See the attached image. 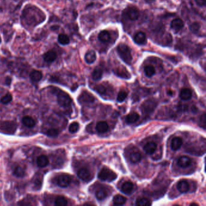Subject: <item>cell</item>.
<instances>
[{"instance_id": "cell-9", "label": "cell", "mask_w": 206, "mask_h": 206, "mask_svg": "<svg viewBox=\"0 0 206 206\" xmlns=\"http://www.w3.org/2000/svg\"><path fill=\"white\" fill-rule=\"evenodd\" d=\"M184 22L180 18H176L172 21L171 23V27L176 32H179L184 27Z\"/></svg>"}, {"instance_id": "cell-43", "label": "cell", "mask_w": 206, "mask_h": 206, "mask_svg": "<svg viewBox=\"0 0 206 206\" xmlns=\"http://www.w3.org/2000/svg\"><path fill=\"white\" fill-rule=\"evenodd\" d=\"M195 3L199 7H204L205 6V0H195Z\"/></svg>"}, {"instance_id": "cell-36", "label": "cell", "mask_w": 206, "mask_h": 206, "mask_svg": "<svg viewBox=\"0 0 206 206\" xmlns=\"http://www.w3.org/2000/svg\"><path fill=\"white\" fill-rule=\"evenodd\" d=\"M12 100V94L10 93H8L1 99L0 102H1V103L3 104H8L10 103Z\"/></svg>"}, {"instance_id": "cell-2", "label": "cell", "mask_w": 206, "mask_h": 206, "mask_svg": "<svg viewBox=\"0 0 206 206\" xmlns=\"http://www.w3.org/2000/svg\"><path fill=\"white\" fill-rule=\"evenodd\" d=\"M98 177L102 181L111 182L117 178V174L111 169L104 168L99 173Z\"/></svg>"}, {"instance_id": "cell-21", "label": "cell", "mask_w": 206, "mask_h": 206, "mask_svg": "<svg viewBox=\"0 0 206 206\" xmlns=\"http://www.w3.org/2000/svg\"><path fill=\"white\" fill-rule=\"evenodd\" d=\"M42 78V73L39 70H33L30 74V79L34 82H38L41 80Z\"/></svg>"}, {"instance_id": "cell-30", "label": "cell", "mask_w": 206, "mask_h": 206, "mask_svg": "<svg viewBox=\"0 0 206 206\" xmlns=\"http://www.w3.org/2000/svg\"><path fill=\"white\" fill-rule=\"evenodd\" d=\"M103 75V71L100 68H96L92 73V78L94 81H99L101 79Z\"/></svg>"}, {"instance_id": "cell-33", "label": "cell", "mask_w": 206, "mask_h": 206, "mask_svg": "<svg viewBox=\"0 0 206 206\" xmlns=\"http://www.w3.org/2000/svg\"><path fill=\"white\" fill-rule=\"evenodd\" d=\"M26 174L25 170L21 166H17L14 171V175L18 178H23Z\"/></svg>"}, {"instance_id": "cell-37", "label": "cell", "mask_w": 206, "mask_h": 206, "mask_svg": "<svg viewBox=\"0 0 206 206\" xmlns=\"http://www.w3.org/2000/svg\"><path fill=\"white\" fill-rule=\"evenodd\" d=\"M94 90L100 94L103 95L106 93V88L102 85H97L95 87Z\"/></svg>"}, {"instance_id": "cell-26", "label": "cell", "mask_w": 206, "mask_h": 206, "mask_svg": "<svg viewBox=\"0 0 206 206\" xmlns=\"http://www.w3.org/2000/svg\"><path fill=\"white\" fill-rule=\"evenodd\" d=\"M98 38H99V39L102 42L105 43V42H108L110 40L111 36H110L109 33L108 31L103 30L100 32V33L99 34Z\"/></svg>"}, {"instance_id": "cell-44", "label": "cell", "mask_w": 206, "mask_h": 206, "mask_svg": "<svg viewBox=\"0 0 206 206\" xmlns=\"http://www.w3.org/2000/svg\"><path fill=\"white\" fill-rule=\"evenodd\" d=\"M12 82V79L10 77H7L6 78V84L8 86H9L11 84Z\"/></svg>"}, {"instance_id": "cell-42", "label": "cell", "mask_w": 206, "mask_h": 206, "mask_svg": "<svg viewBox=\"0 0 206 206\" xmlns=\"http://www.w3.org/2000/svg\"><path fill=\"white\" fill-rule=\"evenodd\" d=\"M199 124H201V127H202L204 129L205 128V113H204L200 117Z\"/></svg>"}, {"instance_id": "cell-20", "label": "cell", "mask_w": 206, "mask_h": 206, "mask_svg": "<svg viewBox=\"0 0 206 206\" xmlns=\"http://www.w3.org/2000/svg\"><path fill=\"white\" fill-rule=\"evenodd\" d=\"M114 73L118 77L125 79H129L130 78V75L126 71L125 68H123L122 69H120V68H117L116 70H114Z\"/></svg>"}, {"instance_id": "cell-34", "label": "cell", "mask_w": 206, "mask_h": 206, "mask_svg": "<svg viewBox=\"0 0 206 206\" xmlns=\"http://www.w3.org/2000/svg\"><path fill=\"white\" fill-rule=\"evenodd\" d=\"M67 199L62 196H57L54 201V204L57 206H65L67 205Z\"/></svg>"}, {"instance_id": "cell-7", "label": "cell", "mask_w": 206, "mask_h": 206, "mask_svg": "<svg viewBox=\"0 0 206 206\" xmlns=\"http://www.w3.org/2000/svg\"><path fill=\"white\" fill-rule=\"evenodd\" d=\"M78 176L84 181H88L91 180L92 176L90 171L85 168L80 169L78 172Z\"/></svg>"}, {"instance_id": "cell-24", "label": "cell", "mask_w": 206, "mask_h": 206, "mask_svg": "<svg viewBox=\"0 0 206 206\" xmlns=\"http://www.w3.org/2000/svg\"><path fill=\"white\" fill-rule=\"evenodd\" d=\"M108 125L105 121L98 122L96 126V131L100 134L106 132L108 130Z\"/></svg>"}, {"instance_id": "cell-46", "label": "cell", "mask_w": 206, "mask_h": 206, "mask_svg": "<svg viewBox=\"0 0 206 206\" xmlns=\"http://www.w3.org/2000/svg\"><path fill=\"white\" fill-rule=\"evenodd\" d=\"M190 205H197V204H196V203H192V204H191Z\"/></svg>"}, {"instance_id": "cell-39", "label": "cell", "mask_w": 206, "mask_h": 206, "mask_svg": "<svg viewBox=\"0 0 206 206\" xmlns=\"http://www.w3.org/2000/svg\"><path fill=\"white\" fill-rule=\"evenodd\" d=\"M128 96V93L124 91H120L118 95H117V100L118 102H123L126 98Z\"/></svg>"}, {"instance_id": "cell-40", "label": "cell", "mask_w": 206, "mask_h": 206, "mask_svg": "<svg viewBox=\"0 0 206 206\" xmlns=\"http://www.w3.org/2000/svg\"><path fill=\"white\" fill-rule=\"evenodd\" d=\"M79 128V125L78 122H73L69 126V131L71 133L76 132Z\"/></svg>"}, {"instance_id": "cell-25", "label": "cell", "mask_w": 206, "mask_h": 206, "mask_svg": "<svg viewBox=\"0 0 206 206\" xmlns=\"http://www.w3.org/2000/svg\"><path fill=\"white\" fill-rule=\"evenodd\" d=\"M22 121H23V123L28 128H32L35 126L36 124L34 119L32 117L29 116V115H26L22 119Z\"/></svg>"}, {"instance_id": "cell-32", "label": "cell", "mask_w": 206, "mask_h": 206, "mask_svg": "<svg viewBox=\"0 0 206 206\" xmlns=\"http://www.w3.org/2000/svg\"><path fill=\"white\" fill-rule=\"evenodd\" d=\"M145 73L146 76L148 78H151L153 76L155 73V70L153 66L152 65H147L145 67Z\"/></svg>"}, {"instance_id": "cell-27", "label": "cell", "mask_w": 206, "mask_h": 206, "mask_svg": "<svg viewBox=\"0 0 206 206\" xmlns=\"http://www.w3.org/2000/svg\"><path fill=\"white\" fill-rule=\"evenodd\" d=\"M139 117H140V116H139L138 113L132 112V113H131L126 116V121L129 124L134 123L139 120Z\"/></svg>"}, {"instance_id": "cell-35", "label": "cell", "mask_w": 206, "mask_h": 206, "mask_svg": "<svg viewBox=\"0 0 206 206\" xmlns=\"http://www.w3.org/2000/svg\"><path fill=\"white\" fill-rule=\"evenodd\" d=\"M135 204L137 205L143 206V205H150L151 203L148 199L145 198H142L137 200Z\"/></svg>"}, {"instance_id": "cell-14", "label": "cell", "mask_w": 206, "mask_h": 206, "mask_svg": "<svg viewBox=\"0 0 206 206\" xmlns=\"http://www.w3.org/2000/svg\"><path fill=\"white\" fill-rule=\"evenodd\" d=\"M146 34L142 32H139L137 33H136L134 38V42L137 44H143L146 41Z\"/></svg>"}, {"instance_id": "cell-17", "label": "cell", "mask_w": 206, "mask_h": 206, "mask_svg": "<svg viewBox=\"0 0 206 206\" xmlns=\"http://www.w3.org/2000/svg\"><path fill=\"white\" fill-rule=\"evenodd\" d=\"M157 149V145L153 142H150L148 143L144 146V150L148 154H153Z\"/></svg>"}, {"instance_id": "cell-1", "label": "cell", "mask_w": 206, "mask_h": 206, "mask_svg": "<svg viewBox=\"0 0 206 206\" xmlns=\"http://www.w3.org/2000/svg\"><path fill=\"white\" fill-rule=\"evenodd\" d=\"M117 50L120 57L126 64L130 65L132 62V55L130 48L125 44H120L118 45Z\"/></svg>"}, {"instance_id": "cell-18", "label": "cell", "mask_w": 206, "mask_h": 206, "mask_svg": "<svg viewBox=\"0 0 206 206\" xmlns=\"http://www.w3.org/2000/svg\"><path fill=\"white\" fill-rule=\"evenodd\" d=\"M190 159L187 156H182L178 160V165L183 168H186L190 166Z\"/></svg>"}, {"instance_id": "cell-3", "label": "cell", "mask_w": 206, "mask_h": 206, "mask_svg": "<svg viewBox=\"0 0 206 206\" xmlns=\"http://www.w3.org/2000/svg\"><path fill=\"white\" fill-rule=\"evenodd\" d=\"M57 99L59 105L62 107L68 108L71 105L72 99L70 96L63 91H59L57 95Z\"/></svg>"}, {"instance_id": "cell-6", "label": "cell", "mask_w": 206, "mask_h": 206, "mask_svg": "<svg viewBox=\"0 0 206 206\" xmlns=\"http://www.w3.org/2000/svg\"><path fill=\"white\" fill-rule=\"evenodd\" d=\"M94 96L87 91L83 92L79 97V102L81 103H91L94 102Z\"/></svg>"}, {"instance_id": "cell-23", "label": "cell", "mask_w": 206, "mask_h": 206, "mask_svg": "<svg viewBox=\"0 0 206 206\" xmlns=\"http://www.w3.org/2000/svg\"><path fill=\"white\" fill-rule=\"evenodd\" d=\"M96 59V54L93 50L88 51L85 56V60L87 63H93Z\"/></svg>"}, {"instance_id": "cell-4", "label": "cell", "mask_w": 206, "mask_h": 206, "mask_svg": "<svg viewBox=\"0 0 206 206\" xmlns=\"http://www.w3.org/2000/svg\"><path fill=\"white\" fill-rule=\"evenodd\" d=\"M17 130V125L15 123L10 121L0 122V131L2 132L12 134Z\"/></svg>"}, {"instance_id": "cell-29", "label": "cell", "mask_w": 206, "mask_h": 206, "mask_svg": "<svg viewBox=\"0 0 206 206\" xmlns=\"http://www.w3.org/2000/svg\"><path fill=\"white\" fill-rule=\"evenodd\" d=\"M57 41L60 44L65 45L70 43V38L66 34L61 33L57 37Z\"/></svg>"}, {"instance_id": "cell-38", "label": "cell", "mask_w": 206, "mask_h": 206, "mask_svg": "<svg viewBox=\"0 0 206 206\" xmlns=\"http://www.w3.org/2000/svg\"><path fill=\"white\" fill-rule=\"evenodd\" d=\"M189 29L192 33H196L200 29V24L198 23L195 22L189 26Z\"/></svg>"}, {"instance_id": "cell-12", "label": "cell", "mask_w": 206, "mask_h": 206, "mask_svg": "<svg viewBox=\"0 0 206 206\" xmlns=\"http://www.w3.org/2000/svg\"><path fill=\"white\" fill-rule=\"evenodd\" d=\"M156 106L155 103L152 100H149L145 102L142 105L143 107V111L144 112L146 113H149L154 111V109Z\"/></svg>"}, {"instance_id": "cell-41", "label": "cell", "mask_w": 206, "mask_h": 206, "mask_svg": "<svg viewBox=\"0 0 206 206\" xmlns=\"http://www.w3.org/2000/svg\"><path fill=\"white\" fill-rule=\"evenodd\" d=\"M46 135L48 137H57L59 134V131L57 129H54V128H51L48 129L47 132H46Z\"/></svg>"}, {"instance_id": "cell-22", "label": "cell", "mask_w": 206, "mask_h": 206, "mask_svg": "<svg viewBox=\"0 0 206 206\" xmlns=\"http://www.w3.org/2000/svg\"><path fill=\"white\" fill-rule=\"evenodd\" d=\"M142 159L141 154L139 151H133L129 155V160L133 163L139 162Z\"/></svg>"}, {"instance_id": "cell-13", "label": "cell", "mask_w": 206, "mask_h": 206, "mask_svg": "<svg viewBox=\"0 0 206 206\" xmlns=\"http://www.w3.org/2000/svg\"><path fill=\"white\" fill-rule=\"evenodd\" d=\"M133 189V184L131 181H126L122 184L121 187V191L126 195H129L132 192Z\"/></svg>"}, {"instance_id": "cell-16", "label": "cell", "mask_w": 206, "mask_h": 206, "mask_svg": "<svg viewBox=\"0 0 206 206\" xmlns=\"http://www.w3.org/2000/svg\"><path fill=\"white\" fill-rule=\"evenodd\" d=\"M36 163H37L38 166L39 168H44L48 165L49 160H48V158L46 155H42L38 157Z\"/></svg>"}, {"instance_id": "cell-15", "label": "cell", "mask_w": 206, "mask_h": 206, "mask_svg": "<svg viewBox=\"0 0 206 206\" xmlns=\"http://www.w3.org/2000/svg\"><path fill=\"white\" fill-rule=\"evenodd\" d=\"M192 96V91L189 88H183L181 90L180 93V97L183 100H188L191 99Z\"/></svg>"}, {"instance_id": "cell-31", "label": "cell", "mask_w": 206, "mask_h": 206, "mask_svg": "<svg viewBox=\"0 0 206 206\" xmlns=\"http://www.w3.org/2000/svg\"><path fill=\"white\" fill-rule=\"evenodd\" d=\"M126 198L120 195H115L114 198H113V202L115 205H124L126 203Z\"/></svg>"}, {"instance_id": "cell-28", "label": "cell", "mask_w": 206, "mask_h": 206, "mask_svg": "<svg viewBox=\"0 0 206 206\" xmlns=\"http://www.w3.org/2000/svg\"><path fill=\"white\" fill-rule=\"evenodd\" d=\"M108 195V192L106 189H98L96 192V198L99 200V201H102L105 198H106Z\"/></svg>"}, {"instance_id": "cell-10", "label": "cell", "mask_w": 206, "mask_h": 206, "mask_svg": "<svg viewBox=\"0 0 206 206\" xmlns=\"http://www.w3.org/2000/svg\"><path fill=\"white\" fill-rule=\"evenodd\" d=\"M57 58V54L53 50L47 51L43 54L44 60L47 63H51L54 62Z\"/></svg>"}, {"instance_id": "cell-19", "label": "cell", "mask_w": 206, "mask_h": 206, "mask_svg": "<svg viewBox=\"0 0 206 206\" xmlns=\"http://www.w3.org/2000/svg\"><path fill=\"white\" fill-rule=\"evenodd\" d=\"M183 144V140L180 137H175L171 142V148L174 151L178 150Z\"/></svg>"}, {"instance_id": "cell-11", "label": "cell", "mask_w": 206, "mask_h": 206, "mask_svg": "<svg viewBox=\"0 0 206 206\" xmlns=\"http://www.w3.org/2000/svg\"><path fill=\"white\" fill-rule=\"evenodd\" d=\"M190 189L189 184L186 180H183L178 182L177 184V189L178 191L182 193H187Z\"/></svg>"}, {"instance_id": "cell-5", "label": "cell", "mask_w": 206, "mask_h": 206, "mask_svg": "<svg viewBox=\"0 0 206 206\" xmlns=\"http://www.w3.org/2000/svg\"><path fill=\"white\" fill-rule=\"evenodd\" d=\"M71 177L66 174H62L60 175L57 180V184L61 187H66L71 183Z\"/></svg>"}, {"instance_id": "cell-8", "label": "cell", "mask_w": 206, "mask_h": 206, "mask_svg": "<svg viewBox=\"0 0 206 206\" xmlns=\"http://www.w3.org/2000/svg\"><path fill=\"white\" fill-rule=\"evenodd\" d=\"M126 15L131 20L135 21L139 18L140 12L135 8H130L126 11Z\"/></svg>"}, {"instance_id": "cell-45", "label": "cell", "mask_w": 206, "mask_h": 206, "mask_svg": "<svg viewBox=\"0 0 206 206\" xmlns=\"http://www.w3.org/2000/svg\"><path fill=\"white\" fill-rule=\"evenodd\" d=\"M168 94H173V92H172V91H169L168 92Z\"/></svg>"}]
</instances>
